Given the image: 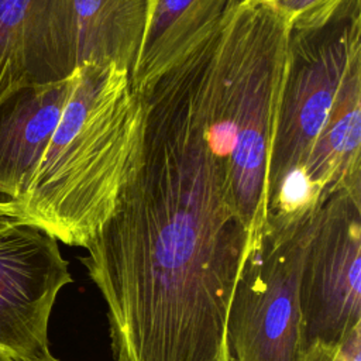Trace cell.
Instances as JSON below:
<instances>
[{
  "label": "cell",
  "mask_w": 361,
  "mask_h": 361,
  "mask_svg": "<svg viewBox=\"0 0 361 361\" xmlns=\"http://www.w3.org/2000/svg\"><path fill=\"white\" fill-rule=\"evenodd\" d=\"M72 282L58 240L18 217H0V361L48 357V322Z\"/></svg>",
  "instance_id": "obj_7"
},
{
  "label": "cell",
  "mask_w": 361,
  "mask_h": 361,
  "mask_svg": "<svg viewBox=\"0 0 361 361\" xmlns=\"http://www.w3.org/2000/svg\"><path fill=\"white\" fill-rule=\"evenodd\" d=\"M209 62L200 47L137 94L138 162L85 247L116 361H228L226 322L248 234L206 140Z\"/></svg>",
  "instance_id": "obj_1"
},
{
  "label": "cell",
  "mask_w": 361,
  "mask_h": 361,
  "mask_svg": "<svg viewBox=\"0 0 361 361\" xmlns=\"http://www.w3.org/2000/svg\"><path fill=\"white\" fill-rule=\"evenodd\" d=\"M314 210L264 228L247 251L227 313L228 361H303L298 293Z\"/></svg>",
  "instance_id": "obj_5"
},
{
  "label": "cell",
  "mask_w": 361,
  "mask_h": 361,
  "mask_svg": "<svg viewBox=\"0 0 361 361\" xmlns=\"http://www.w3.org/2000/svg\"><path fill=\"white\" fill-rule=\"evenodd\" d=\"M281 16L289 28H310L327 23L347 0H251Z\"/></svg>",
  "instance_id": "obj_13"
},
{
  "label": "cell",
  "mask_w": 361,
  "mask_h": 361,
  "mask_svg": "<svg viewBox=\"0 0 361 361\" xmlns=\"http://www.w3.org/2000/svg\"><path fill=\"white\" fill-rule=\"evenodd\" d=\"M148 0H72L75 69L113 62L131 72L147 20Z\"/></svg>",
  "instance_id": "obj_12"
},
{
  "label": "cell",
  "mask_w": 361,
  "mask_h": 361,
  "mask_svg": "<svg viewBox=\"0 0 361 361\" xmlns=\"http://www.w3.org/2000/svg\"><path fill=\"white\" fill-rule=\"evenodd\" d=\"M59 123L14 217L58 241L86 247L110 216L142 145V106L130 71L82 63Z\"/></svg>",
  "instance_id": "obj_2"
},
{
  "label": "cell",
  "mask_w": 361,
  "mask_h": 361,
  "mask_svg": "<svg viewBox=\"0 0 361 361\" xmlns=\"http://www.w3.org/2000/svg\"><path fill=\"white\" fill-rule=\"evenodd\" d=\"M41 361H59V360H56V358H54L51 354L48 355V357H45L44 360H41Z\"/></svg>",
  "instance_id": "obj_16"
},
{
  "label": "cell",
  "mask_w": 361,
  "mask_h": 361,
  "mask_svg": "<svg viewBox=\"0 0 361 361\" xmlns=\"http://www.w3.org/2000/svg\"><path fill=\"white\" fill-rule=\"evenodd\" d=\"M302 183L312 207L336 189L361 192V51L347 66L327 120L306 159Z\"/></svg>",
  "instance_id": "obj_11"
},
{
  "label": "cell",
  "mask_w": 361,
  "mask_h": 361,
  "mask_svg": "<svg viewBox=\"0 0 361 361\" xmlns=\"http://www.w3.org/2000/svg\"><path fill=\"white\" fill-rule=\"evenodd\" d=\"M361 192L336 189L317 206L299 276L303 361H331L361 326Z\"/></svg>",
  "instance_id": "obj_6"
},
{
  "label": "cell",
  "mask_w": 361,
  "mask_h": 361,
  "mask_svg": "<svg viewBox=\"0 0 361 361\" xmlns=\"http://www.w3.org/2000/svg\"><path fill=\"white\" fill-rule=\"evenodd\" d=\"M288 23L245 0L219 32L203 86L206 140L227 200L258 241L267 216V176L282 87Z\"/></svg>",
  "instance_id": "obj_3"
},
{
  "label": "cell",
  "mask_w": 361,
  "mask_h": 361,
  "mask_svg": "<svg viewBox=\"0 0 361 361\" xmlns=\"http://www.w3.org/2000/svg\"><path fill=\"white\" fill-rule=\"evenodd\" d=\"M73 71L72 0H0V103Z\"/></svg>",
  "instance_id": "obj_8"
},
{
  "label": "cell",
  "mask_w": 361,
  "mask_h": 361,
  "mask_svg": "<svg viewBox=\"0 0 361 361\" xmlns=\"http://www.w3.org/2000/svg\"><path fill=\"white\" fill-rule=\"evenodd\" d=\"M76 73L25 86L0 103V195L18 200L27 190L75 86Z\"/></svg>",
  "instance_id": "obj_9"
},
{
  "label": "cell",
  "mask_w": 361,
  "mask_h": 361,
  "mask_svg": "<svg viewBox=\"0 0 361 361\" xmlns=\"http://www.w3.org/2000/svg\"><path fill=\"white\" fill-rule=\"evenodd\" d=\"M6 216H13L14 217L13 203L7 199H0V217H6Z\"/></svg>",
  "instance_id": "obj_15"
},
{
  "label": "cell",
  "mask_w": 361,
  "mask_h": 361,
  "mask_svg": "<svg viewBox=\"0 0 361 361\" xmlns=\"http://www.w3.org/2000/svg\"><path fill=\"white\" fill-rule=\"evenodd\" d=\"M331 361H361V326L350 331Z\"/></svg>",
  "instance_id": "obj_14"
},
{
  "label": "cell",
  "mask_w": 361,
  "mask_h": 361,
  "mask_svg": "<svg viewBox=\"0 0 361 361\" xmlns=\"http://www.w3.org/2000/svg\"><path fill=\"white\" fill-rule=\"evenodd\" d=\"M245 0H148L141 45L130 72L135 94L216 34Z\"/></svg>",
  "instance_id": "obj_10"
},
{
  "label": "cell",
  "mask_w": 361,
  "mask_h": 361,
  "mask_svg": "<svg viewBox=\"0 0 361 361\" xmlns=\"http://www.w3.org/2000/svg\"><path fill=\"white\" fill-rule=\"evenodd\" d=\"M358 51L361 0H347L319 27L289 28L268 164L264 227H286L316 209L306 199L302 172Z\"/></svg>",
  "instance_id": "obj_4"
}]
</instances>
